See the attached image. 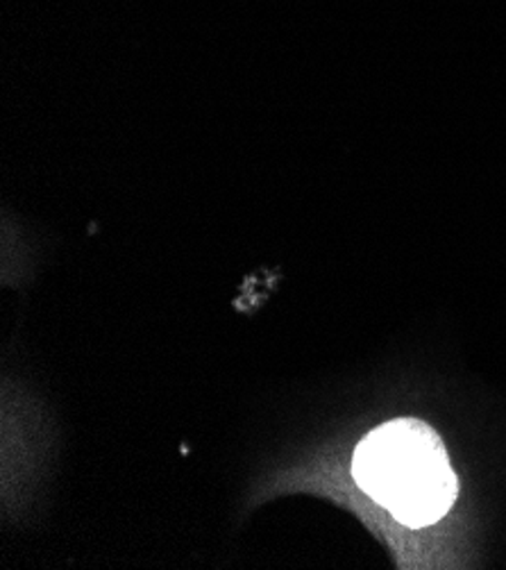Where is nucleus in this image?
<instances>
[{"instance_id":"nucleus-1","label":"nucleus","mask_w":506,"mask_h":570,"mask_svg":"<svg viewBox=\"0 0 506 570\" xmlns=\"http://www.w3.org/2000/svg\"><path fill=\"white\" fill-rule=\"evenodd\" d=\"M353 475L364 493L414 530L438 523L459 493L440 436L418 419L368 432L355 450Z\"/></svg>"}]
</instances>
